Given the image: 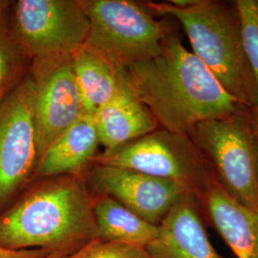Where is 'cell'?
I'll return each mask as SVG.
<instances>
[{"label":"cell","mask_w":258,"mask_h":258,"mask_svg":"<svg viewBox=\"0 0 258 258\" xmlns=\"http://www.w3.org/2000/svg\"><path fill=\"white\" fill-rule=\"evenodd\" d=\"M122 72L158 125L173 133L190 136L197 124L245 107L224 90L172 31L159 55L130 65Z\"/></svg>","instance_id":"6da1fadb"},{"label":"cell","mask_w":258,"mask_h":258,"mask_svg":"<svg viewBox=\"0 0 258 258\" xmlns=\"http://www.w3.org/2000/svg\"><path fill=\"white\" fill-rule=\"evenodd\" d=\"M94 203L83 182L62 176L38 184L0 212V247L66 253L97 238Z\"/></svg>","instance_id":"7a4b0ae2"},{"label":"cell","mask_w":258,"mask_h":258,"mask_svg":"<svg viewBox=\"0 0 258 258\" xmlns=\"http://www.w3.org/2000/svg\"><path fill=\"white\" fill-rule=\"evenodd\" d=\"M146 5L151 12L177 19L189 39L192 53L224 90L249 110L258 109V84L245 53L234 4L194 0L183 8L169 2Z\"/></svg>","instance_id":"3957f363"},{"label":"cell","mask_w":258,"mask_h":258,"mask_svg":"<svg viewBox=\"0 0 258 258\" xmlns=\"http://www.w3.org/2000/svg\"><path fill=\"white\" fill-rule=\"evenodd\" d=\"M89 20L83 46L117 69L155 57L172 31L146 4L130 0H82Z\"/></svg>","instance_id":"277c9868"},{"label":"cell","mask_w":258,"mask_h":258,"mask_svg":"<svg viewBox=\"0 0 258 258\" xmlns=\"http://www.w3.org/2000/svg\"><path fill=\"white\" fill-rule=\"evenodd\" d=\"M189 137L227 191L258 211V142L249 109L203 121Z\"/></svg>","instance_id":"5b68a950"},{"label":"cell","mask_w":258,"mask_h":258,"mask_svg":"<svg viewBox=\"0 0 258 258\" xmlns=\"http://www.w3.org/2000/svg\"><path fill=\"white\" fill-rule=\"evenodd\" d=\"M11 25L31 59L72 55L83 46L89 20L76 0H19L12 3Z\"/></svg>","instance_id":"8992f818"},{"label":"cell","mask_w":258,"mask_h":258,"mask_svg":"<svg viewBox=\"0 0 258 258\" xmlns=\"http://www.w3.org/2000/svg\"><path fill=\"white\" fill-rule=\"evenodd\" d=\"M39 164L30 75L0 102V212L13 203Z\"/></svg>","instance_id":"52a82bcc"},{"label":"cell","mask_w":258,"mask_h":258,"mask_svg":"<svg viewBox=\"0 0 258 258\" xmlns=\"http://www.w3.org/2000/svg\"><path fill=\"white\" fill-rule=\"evenodd\" d=\"M93 162L174 180L194 190L211 169L189 136L165 129H156L119 148L103 151Z\"/></svg>","instance_id":"ba28073f"},{"label":"cell","mask_w":258,"mask_h":258,"mask_svg":"<svg viewBox=\"0 0 258 258\" xmlns=\"http://www.w3.org/2000/svg\"><path fill=\"white\" fill-rule=\"evenodd\" d=\"M29 75L34 84V114L39 160L50 146L83 115L71 55L37 57Z\"/></svg>","instance_id":"9c48e42d"},{"label":"cell","mask_w":258,"mask_h":258,"mask_svg":"<svg viewBox=\"0 0 258 258\" xmlns=\"http://www.w3.org/2000/svg\"><path fill=\"white\" fill-rule=\"evenodd\" d=\"M91 183L97 191L155 226L185 196L195 192L178 181L98 164L93 168Z\"/></svg>","instance_id":"30bf717a"},{"label":"cell","mask_w":258,"mask_h":258,"mask_svg":"<svg viewBox=\"0 0 258 258\" xmlns=\"http://www.w3.org/2000/svg\"><path fill=\"white\" fill-rule=\"evenodd\" d=\"M195 196L205 222L237 258H258V211L237 201L211 169L195 189Z\"/></svg>","instance_id":"8fae6325"},{"label":"cell","mask_w":258,"mask_h":258,"mask_svg":"<svg viewBox=\"0 0 258 258\" xmlns=\"http://www.w3.org/2000/svg\"><path fill=\"white\" fill-rule=\"evenodd\" d=\"M146 251L148 258H225L209 238L195 192L168 212Z\"/></svg>","instance_id":"7c38bea8"},{"label":"cell","mask_w":258,"mask_h":258,"mask_svg":"<svg viewBox=\"0 0 258 258\" xmlns=\"http://www.w3.org/2000/svg\"><path fill=\"white\" fill-rule=\"evenodd\" d=\"M104 151L119 148L156 130L158 123L129 86L120 69V84L109 102L94 116Z\"/></svg>","instance_id":"4fadbf2b"},{"label":"cell","mask_w":258,"mask_h":258,"mask_svg":"<svg viewBox=\"0 0 258 258\" xmlns=\"http://www.w3.org/2000/svg\"><path fill=\"white\" fill-rule=\"evenodd\" d=\"M99 145L94 117L83 115L44 152L36 175L42 178L75 175L94 161Z\"/></svg>","instance_id":"5bb4252c"},{"label":"cell","mask_w":258,"mask_h":258,"mask_svg":"<svg viewBox=\"0 0 258 258\" xmlns=\"http://www.w3.org/2000/svg\"><path fill=\"white\" fill-rule=\"evenodd\" d=\"M83 115L94 117L110 101L120 84V70L85 46L71 55Z\"/></svg>","instance_id":"9a60e30c"},{"label":"cell","mask_w":258,"mask_h":258,"mask_svg":"<svg viewBox=\"0 0 258 258\" xmlns=\"http://www.w3.org/2000/svg\"><path fill=\"white\" fill-rule=\"evenodd\" d=\"M93 212L99 239L146 249L158 233V226L145 221L108 196L95 202Z\"/></svg>","instance_id":"2e32d148"},{"label":"cell","mask_w":258,"mask_h":258,"mask_svg":"<svg viewBox=\"0 0 258 258\" xmlns=\"http://www.w3.org/2000/svg\"><path fill=\"white\" fill-rule=\"evenodd\" d=\"M10 9L0 14V102L27 77L32 61L13 32Z\"/></svg>","instance_id":"e0dca14e"},{"label":"cell","mask_w":258,"mask_h":258,"mask_svg":"<svg viewBox=\"0 0 258 258\" xmlns=\"http://www.w3.org/2000/svg\"><path fill=\"white\" fill-rule=\"evenodd\" d=\"M243 45L258 84V0H236Z\"/></svg>","instance_id":"ac0fdd59"},{"label":"cell","mask_w":258,"mask_h":258,"mask_svg":"<svg viewBox=\"0 0 258 258\" xmlns=\"http://www.w3.org/2000/svg\"><path fill=\"white\" fill-rule=\"evenodd\" d=\"M64 258H148L145 249L95 238Z\"/></svg>","instance_id":"d6986e66"},{"label":"cell","mask_w":258,"mask_h":258,"mask_svg":"<svg viewBox=\"0 0 258 258\" xmlns=\"http://www.w3.org/2000/svg\"><path fill=\"white\" fill-rule=\"evenodd\" d=\"M64 252L50 249L10 250L0 247V258H58Z\"/></svg>","instance_id":"ffe728a7"},{"label":"cell","mask_w":258,"mask_h":258,"mask_svg":"<svg viewBox=\"0 0 258 258\" xmlns=\"http://www.w3.org/2000/svg\"><path fill=\"white\" fill-rule=\"evenodd\" d=\"M249 112H250V117H251L253 128H254V131H255V135H256L258 142V109L249 110Z\"/></svg>","instance_id":"44dd1931"},{"label":"cell","mask_w":258,"mask_h":258,"mask_svg":"<svg viewBox=\"0 0 258 258\" xmlns=\"http://www.w3.org/2000/svg\"><path fill=\"white\" fill-rule=\"evenodd\" d=\"M13 1H3V0H0V14H2L4 11H6L7 9H9L12 5Z\"/></svg>","instance_id":"7402d4cb"}]
</instances>
